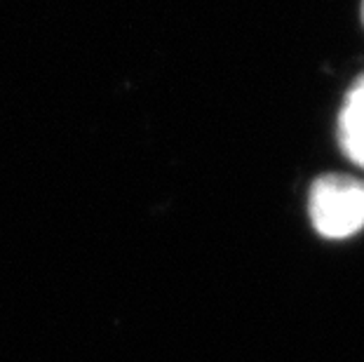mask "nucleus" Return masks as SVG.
Segmentation results:
<instances>
[{
    "mask_svg": "<svg viewBox=\"0 0 364 362\" xmlns=\"http://www.w3.org/2000/svg\"><path fill=\"white\" fill-rule=\"evenodd\" d=\"M315 230L331 240L350 238L364 228V181L346 174L320 176L308 200Z\"/></svg>",
    "mask_w": 364,
    "mask_h": 362,
    "instance_id": "1",
    "label": "nucleus"
},
{
    "mask_svg": "<svg viewBox=\"0 0 364 362\" xmlns=\"http://www.w3.org/2000/svg\"><path fill=\"white\" fill-rule=\"evenodd\" d=\"M338 146L348 160L364 169V73L343 97L338 113Z\"/></svg>",
    "mask_w": 364,
    "mask_h": 362,
    "instance_id": "2",
    "label": "nucleus"
},
{
    "mask_svg": "<svg viewBox=\"0 0 364 362\" xmlns=\"http://www.w3.org/2000/svg\"><path fill=\"white\" fill-rule=\"evenodd\" d=\"M362 21H364V0H362Z\"/></svg>",
    "mask_w": 364,
    "mask_h": 362,
    "instance_id": "3",
    "label": "nucleus"
}]
</instances>
